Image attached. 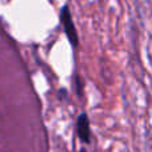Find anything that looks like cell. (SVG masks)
<instances>
[{
    "label": "cell",
    "mask_w": 152,
    "mask_h": 152,
    "mask_svg": "<svg viewBox=\"0 0 152 152\" xmlns=\"http://www.w3.org/2000/svg\"><path fill=\"white\" fill-rule=\"evenodd\" d=\"M60 19H61V24H63V27H64V32H66L69 43H71L74 47H76V45L79 44L77 31L75 29L74 21H72V16H71V11H69L68 5H64V7L61 8Z\"/></svg>",
    "instance_id": "cell-1"
},
{
    "label": "cell",
    "mask_w": 152,
    "mask_h": 152,
    "mask_svg": "<svg viewBox=\"0 0 152 152\" xmlns=\"http://www.w3.org/2000/svg\"><path fill=\"white\" fill-rule=\"evenodd\" d=\"M76 128H77V136L81 142L86 144L91 142V128H89V120L87 113H81L77 118Z\"/></svg>",
    "instance_id": "cell-2"
},
{
    "label": "cell",
    "mask_w": 152,
    "mask_h": 152,
    "mask_svg": "<svg viewBox=\"0 0 152 152\" xmlns=\"http://www.w3.org/2000/svg\"><path fill=\"white\" fill-rule=\"evenodd\" d=\"M75 83H76V89H77V92L81 94V84H80V79H79V76H76Z\"/></svg>",
    "instance_id": "cell-3"
},
{
    "label": "cell",
    "mask_w": 152,
    "mask_h": 152,
    "mask_svg": "<svg viewBox=\"0 0 152 152\" xmlns=\"http://www.w3.org/2000/svg\"><path fill=\"white\" fill-rule=\"evenodd\" d=\"M80 152H86V150H81V151H80Z\"/></svg>",
    "instance_id": "cell-4"
}]
</instances>
